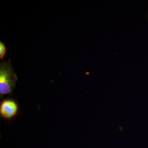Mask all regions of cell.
Listing matches in <instances>:
<instances>
[{
    "instance_id": "cell-2",
    "label": "cell",
    "mask_w": 148,
    "mask_h": 148,
    "mask_svg": "<svg viewBox=\"0 0 148 148\" xmlns=\"http://www.w3.org/2000/svg\"><path fill=\"white\" fill-rule=\"evenodd\" d=\"M19 107L15 100L4 99L0 103V116L3 119L10 120L18 114Z\"/></svg>"
},
{
    "instance_id": "cell-3",
    "label": "cell",
    "mask_w": 148,
    "mask_h": 148,
    "mask_svg": "<svg viewBox=\"0 0 148 148\" xmlns=\"http://www.w3.org/2000/svg\"><path fill=\"white\" fill-rule=\"evenodd\" d=\"M6 53V48L2 42H0V59L3 60Z\"/></svg>"
},
{
    "instance_id": "cell-1",
    "label": "cell",
    "mask_w": 148,
    "mask_h": 148,
    "mask_svg": "<svg viewBox=\"0 0 148 148\" xmlns=\"http://www.w3.org/2000/svg\"><path fill=\"white\" fill-rule=\"evenodd\" d=\"M18 78L12 66L11 61H3L0 64V98L4 95H12Z\"/></svg>"
}]
</instances>
